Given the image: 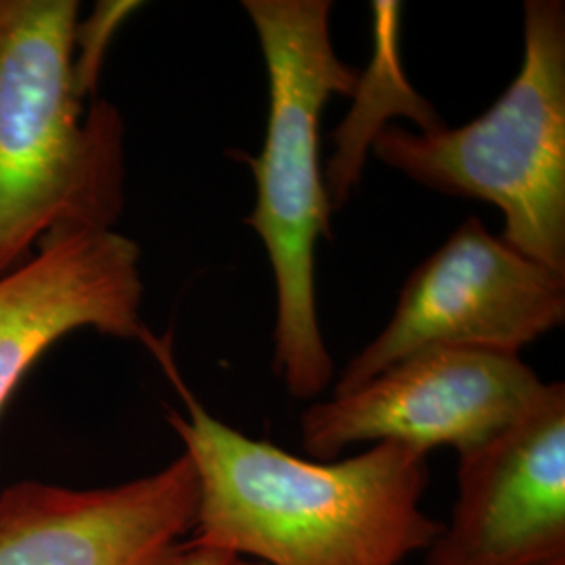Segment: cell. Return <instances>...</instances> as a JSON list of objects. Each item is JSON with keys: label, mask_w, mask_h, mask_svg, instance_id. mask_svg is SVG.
Listing matches in <instances>:
<instances>
[{"label": "cell", "mask_w": 565, "mask_h": 565, "mask_svg": "<svg viewBox=\"0 0 565 565\" xmlns=\"http://www.w3.org/2000/svg\"><path fill=\"white\" fill-rule=\"evenodd\" d=\"M565 321V275L467 218L404 282L384 331L348 363L345 394L427 348L520 354Z\"/></svg>", "instance_id": "cell-5"}, {"label": "cell", "mask_w": 565, "mask_h": 565, "mask_svg": "<svg viewBox=\"0 0 565 565\" xmlns=\"http://www.w3.org/2000/svg\"><path fill=\"white\" fill-rule=\"evenodd\" d=\"M545 382L522 361L478 348H427L387 366L366 384L321 401L302 415V446L333 461L348 446H408L459 455L511 424Z\"/></svg>", "instance_id": "cell-6"}, {"label": "cell", "mask_w": 565, "mask_h": 565, "mask_svg": "<svg viewBox=\"0 0 565 565\" xmlns=\"http://www.w3.org/2000/svg\"><path fill=\"white\" fill-rule=\"evenodd\" d=\"M141 247L116 228H65L0 277V413L30 366L81 329L139 340Z\"/></svg>", "instance_id": "cell-9"}, {"label": "cell", "mask_w": 565, "mask_h": 565, "mask_svg": "<svg viewBox=\"0 0 565 565\" xmlns=\"http://www.w3.org/2000/svg\"><path fill=\"white\" fill-rule=\"evenodd\" d=\"M76 0H0V277L65 228H114L124 121L72 76Z\"/></svg>", "instance_id": "cell-2"}, {"label": "cell", "mask_w": 565, "mask_h": 565, "mask_svg": "<svg viewBox=\"0 0 565 565\" xmlns=\"http://www.w3.org/2000/svg\"><path fill=\"white\" fill-rule=\"evenodd\" d=\"M142 343L184 404L166 419L198 473L191 543L260 565H401L440 534L422 507L425 452L380 443L348 459L296 457L216 419L184 384L168 340L147 331Z\"/></svg>", "instance_id": "cell-1"}, {"label": "cell", "mask_w": 565, "mask_h": 565, "mask_svg": "<svg viewBox=\"0 0 565 565\" xmlns=\"http://www.w3.org/2000/svg\"><path fill=\"white\" fill-rule=\"evenodd\" d=\"M425 565H565L564 382L459 455L452 515Z\"/></svg>", "instance_id": "cell-7"}, {"label": "cell", "mask_w": 565, "mask_h": 565, "mask_svg": "<svg viewBox=\"0 0 565 565\" xmlns=\"http://www.w3.org/2000/svg\"><path fill=\"white\" fill-rule=\"evenodd\" d=\"M198 501L184 452L107 488L21 480L0 492V565H170L193 534Z\"/></svg>", "instance_id": "cell-8"}, {"label": "cell", "mask_w": 565, "mask_h": 565, "mask_svg": "<svg viewBox=\"0 0 565 565\" xmlns=\"http://www.w3.org/2000/svg\"><path fill=\"white\" fill-rule=\"evenodd\" d=\"M380 162L445 195L492 203L501 239L565 275V7L524 4V61L480 118L411 132L384 126Z\"/></svg>", "instance_id": "cell-4"}, {"label": "cell", "mask_w": 565, "mask_h": 565, "mask_svg": "<svg viewBox=\"0 0 565 565\" xmlns=\"http://www.w3.org/2000/svg\"><path fill=\"white\" fill-rule=\"evenodd\" d=\"M329 0H243L268 74L260 153L245 158L256 203L245 224L263 239L277 291L273 364L294 398H315L333 380L317 308L315 249L329 235V195L319 124L331 95H352L359 74L331 44Z\"/></svg>", "instance_id": "cell-3"}, {"label": "cell", "mask_w": 565, "mask_h": 565, "mask_svg": "<svg viewBox=\"0 0 565 565\" xmlns=\"http://www.w3.org/2000/svg\"><path fill=\"white\" fill-rule=\"evenodd\" d=\"M170 565H260L249 559H243L237 555H231L226 551H218L212 546L195 545L186 543L182 546L181 553L172 559Z\"/></svg>", "instance_id": "cell-11"}, {"label": "cell", "mask_w": 565, "mask_h": 565, "mask_svg": "<svg viewBox=\"0 0 565 565\" xmlns=\"http://www.w3.org/2000/svg\"><path fill=\"white\" fill-rule=\"evenodd\" d=\"M141 2L128 0H105L97 2L86 20L76 23L74 30V60H72V76L78 97L95 95L97 84L102 78L103 60L114 41L121 23L128 20Z\"/></svg>", "instance_id": "cell-10"}]
</instances>
